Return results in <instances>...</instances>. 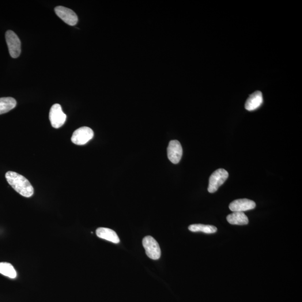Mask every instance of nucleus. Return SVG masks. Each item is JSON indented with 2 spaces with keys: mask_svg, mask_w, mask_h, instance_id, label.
<instances>
[{
  "mask_svg": "<svg viewBox=\"0 0 302 302\" xmlns=\"http://www.w3.org/2000/svg\"><path fill=\"white\" fill-rule=\"evenodd\" d=\"M55 10L57 15L68 25L74 26L77 23L78 17L73 10L62 6H57Z\"/></svg>",
  "mask_w": 302,
  "mask_h": 302,
  "instance_id": "obj_7",
  "label": "nucleus"
},
{
  "mask_svg": "<svg viewBox=\"0 0 302 302\" xmlns=\"http://www.w3.org/2000/svg\"><path fill=\"white\" fill-rule=\"evenodd\" d=\"M263 103V94L261 92L257 91L249 96L245 103V109L248 111L256 110Z\"/></svg>",
  "mask_w": 302,
  "mask_h": 302,
  "instance_id": "obj_10",
  "label": "nucleus"
},
{
  "mask_svg": "<svg viewBox=\"0 0 302 302\" xmlns=\"http://www.w3.org/2000/svg\"><path fill=\"white\" fill-rule=\"evenodd\" d=\"M142 244L145 249L146 254L149 258L154 260L160 258L161 252L159 244L153 237L146 236L143 239Z\"/></svg>",
  "mask_w": 302,
  "mask_h": 302,
  "instance_id": "obj_3",
  "label": "nucleus"
},
{
  "mask_svg": "<svg viewBox=\"0 0 302 302\" xmlns=\"http://www.w3.org/2000/svg\"><path fill=\"white\" fill-rule=\"evenodd\" d=\"M5 37L11 57L18 58L21 54V41L19 38L16 34L11 30H8L6 33Z\"/></svg>",
  "mask_w": 302,
  "mask_h": 302,
  "instance_id": "obj_4",
  "label": "nucleus"
},
{
  "mask_svg": "<svg viewBox=\"0 0 302 302\" xmlns=\"http://www.w3.org/2000/svg\"><path fill=\"white\" fill-rule=\"evenodd\" d=\"M94 135V132L90 128L81 127L74 132L71 141L76 145H84L93 139Z\"/></svg>",
  "mask_w": 302,
  "mask_h": 302,
  "instance_id": "obj_5",
  "label": "nucleus"
},
{
  "mask_svg": "<svg viewBox=\"0 0 302 302\" xmlns=\"http://www.w3.org/2000/svg\"><path fill=\"white\" fill-rule=\"evenodd\" d=\"M6 179L10 186L22 196L31 197L34 194V188L29 181L18 173L8 171L5 175Z\"/></svg>",
  "mask_w": 302,
  "mask_h": 302,
  "instance_id": "obj_1",
  "label": "nucleus"
},
{
  "mask_svg": "<svg viewBox=\"0 0 302 302\" xmlns=\"http://www.w3.org/2000/svg\"><path fill=\"white\" fill-rule=\"evenodd\" d=\"M51 125L55 128L61 127L66 122L67 116L63 113L61 106L56 104L52 106L50 112Z\"/></svg>",
  "mask_w": 302,
  "mask_h": 302,
  "instance_id": "obj_6",
  "label": "nucleus"
},
{
  "mask_svg": "<svg viewBox=\"0 0 302 302\" xmlns=\"http://www.w3.org/2000/svg\"><path fill=\"white\" fill-rule=\"evenodd\" d=\"M228 172L224 169H219L215 171L209 177V186L208 190L210 193L216 192L219 188L224 184L228 179Z\"/></svg>",
  "mask_w": 302,
  "mask_h": 302,
  "instance_id": "obj_2",
  "label": "nucleus"
},
{
  "mask_svg": "<svg viewBox=\"0 0 302 302\" xmlns=\"http://www.w3.org/2000/svg\"><path fill=\"white\" fill-rule=\"evenodd\" d=\"M189 229L192 232H201L207 234L214 233L217 231V228L215 226L202 224L190 225L189 226Z\"/></svg>",
  "mask_w": 302,
  "mask_h": 302,
  "instance_id": "obj_14",
  "label": "nucleus"
},
{
  "mask_svg": "<svg viewBox=\"0 0 302 302\" xmlns=\"http://www.w3.org/2000/svg\"><path fill=\"white\" fill-rule=\"evenodd\" d=\"M256 203L247 199H237L233 201L229 206L230 210L233 212H244V211L254 209Z\"/></svg>",
  "mask_w": 302,
  "mask_h": 302,
  "instance_id": "obj_9",
  "label": "nucleus"
},
{
  "mask_svg": "<svg viewBox=\"0 0 302 302\" xmlns=\"http://www.w3.org/2000/svg\"><path fill=\"white\" fill-rule=\"evenodd\" d=\"M183 156V148L178 141L170 142L168 147V157L172 164H178Z\"/></svg>",
  "mask_w": 302,
  "mask_h": 302,
  "instance_id": "obj_8",
  "label": "nucleus"
},
{
  "mask_svg": "<svg viewBox=\"0 0 302 302\" xmlns=\"http://www.w3.org/2000/svg\"><path fill=\"white\" fill-rule=\"evenodd\" d=\"M17 101L11 97L0 98V115L5 114L16 107Z\"/></svg>",
  "mask_w": 302,
  "mask_h": 302,
  "instance_id": "obj_13",
  "label": "nucleus"
},
{
  "mask_svg": "<svg viewBox=\"0 0 302 302\" xmlns=\"http://www.w3.org/2000/svg\"><path fill=\"white\" fill-rule=\"evenodd\" d=\"M96 235L100 239L111 242L114 244L120 243L119 238L116 233L111 229L104 227L97 228L96 231Z\"/></svg>",
  "mask_w": 302,
  "mask_h": 302,
  "instance_id": "obj_11",
  "label": "nucleus"
},
{
  "mask_svg": "<svg viewBox=\"0 0 302 302\" xmlns=\"http://www.w3.org/2000/svg\"><path fill=\"white\" fill-rule=\"evenodd\" d=\"M0 274L11 279L17 277V271L14 267L8 263H0Z\"/></svg>",
  "mask_w": 302,
  "mask_h": 302,
  "instance_id": "obj_15",
  "label": "nucleus"
},
{
  "mask_svg": "<svg viewBox=\"0 0 302 302\" xmlns=\"http://www.w3.org/2000/svg\"><path fill=\"white\" fill-rule=\"evenodd\" d=\"M229 224L233 225H246L248 224V219L244 212H233L226 217Z\"/></svg>",
  "mask_w": 302,
  "mask_h": 302,
  "instance_id": "obj_12",
  "label": "nucleus"
}]
</instances>
